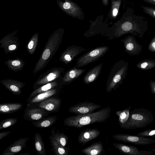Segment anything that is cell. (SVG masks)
Masks as SVG:
<instances>
[{
  "label": "cell",
  "instance_id": "cell-1",
  "mask_svg": "<svg viewBox=\"0 0 155 155\" xmlns=\"http://www.w3.org/2000/svg\"><path fill=\"white\" fill-rule=\"evenodd\" d=\"M147 19L142 15H137L131 8L128 9L117 28L114 37L117 38L122 35L131 33L142 38L148 30Z\"/></svg>",
  "mask_w": 155,
  "mask_h": 155
},
{
  "label": "cell",
  "instance_id": "cell-2",
  "mask_svg": "<svg viewBox=\"0 0 155 155\" xmlns=\"http://www.w3.org/2000/svg\"><path fill=\"white\" fill-rule=\"evenodd\" d=\"M111 112V108L107 107L87 114L69 116L64 119V125L80 128L95 123L103 122L110 117Z\"/></svg>",
  "mask_w": 155,
  "mask_h": 155
},
{
  "label": "cell",
  "instance_id": "cell-3",
  "mask_svg": "<svg viewBox=\"0 0 155 155\" xmlns=\"http://www.w3.org/2000/svg\"><path fill=\"white\" fill-rule=\"evenodd\" d=\"M64 33V29L59 28L50 36L33 69L34 74L44 68L51 59L61 43Z\"/></svg>",
  "mask_w": 155,
  "mask_h": 155
},
{
  "label": "cell",
  "instance_id": "cell-4",
  "mask_svg": "<svg viewBox=\"0 0 155 155\" xmlns=\"http://www.w3.org/2000/svg\"><path fill=\"white\" fill-rule=\"evenodd\" d=\"M153 116L151 112L144 108H136L130 112L129 117L125 123L120 124V127L126 129L145 127L153 122Z\"/></svg>",
  "mask_w": 155,
  "mask_h": 155
},
{
  "label": "cell",
  "instance_id": "cell-5",
  "mask_svg": "<svg viewBox=\"0 0 155 155\" xmlns=\"http://www.w3.org/2000/svg\"><path fill=\"white\" fill-rule=\"evenodd\" d=\"M128 65V63L123 59L114 65L107 81L106 90L107 93L119 87L126 77Z\"/></svg>",
  "mask_w": 155,
  "mask_h": 155
},
{
  "label": "cell",
  "instance_id": "cell-6",
  "mask_svg": "<svg viewBox=\"0 0 155 155\" xmlns=\"http://www.w3.org/2000/svg\"><path fill=\"white\" fill-rule=\"evenodd\" d=\"M109 49L107 46H102L91 50L77 59L74 67L80 68L97 60L107 52Z\"/></svg>",
  "mask_w": 155,
  "mask_h": 155
},
{
  "label": "cell",
  "instance_id": "cell-7",
  "mask_svg": "<svg viewBox=\"0 0 155 155\" xmlns=\"http://www.w3.org/2000/svg\"><path fill=\"white\" fill-rule=\"evenodd\" d=\"M64 72V69L62 67H54L50 69L40 76L34 83V88L35 89L55 80L61 78Z\"/></svg>",
  "mask_w": 155,
  "mask_h": 155
},
{
  "label": "cell",
  "instance_id": "cell-8",
  "mask_svg": "<svg viewBox=\"0 0 155 155\" xmlns=\"http://www.w3.org/2000/svg\"><path fill=\"white\" fill-rule=\"evenodd\" d=\"M50 113L36 105H28L25 110L23 117L27 121H36L48 116Z\"/></svg>",
  "mask_w": 155,
  "mask_h": 155
},
{
  "label": "cell",
  "instance_id": "cell-9",
  "mask_svg": "<svg viewBox=\"0 0 155 155\" xmlns=\"http://www.w3.org/2000/svg\"><path fill=\"white\" fill-rule=\"evenodd\" d=\"M113 137L118 141L132 143L136 145H145L155 143V139L136 135L118 134L113 135Z\"/></svg>",
  "mask_w": 155,
  "mask_h": 155
},
{
  "label": "cell",
  "instance_id": "cell-10",
  "mask_svg": "<svg viewBox=\"0 0 155 155\" xmlns=\"http://www.w3.org/2000/svg\"><path fill=\"white\" fill-rule=\"evenodd\" d=\"M16 31L4 37L0 41V47L3 48L6 54L12 53L17 50L20 43L18 42L19 38L16 36Z\"/></svg>",
  "mask_w": 155,
  "mask_h": 155
},
{
  "label": "cell",
  "instance_id": "cell-11",
  "mask_svg": "<svg viewBox=\"0 0 155 155\" xmlns=\"http://www.w3.org/2000/svg\"><path fill=\"white\" fill-rule=\"evenodd\" d=\"M101 106L93 102H83L71 106L68 111L77 115L87 114L100 108Z\"/></svg>",
  "mask_w": 155,
  "mask_h": 155
},
{
  "label": "cell",
  "instance_id": "cell-12",
  "mask_svg": "<svg viewBox=\"0 0 155 155\" xmlns=\"http://www.w3.org/2000/svg\"><path fill=\"white\" fill-rule=\"evenodd\" d=\"M88 50L76 45H71L67 47L61 53L59 60L65 64H67L74 59V58L81 53Z\"/></svg>",
  "mask_w": 155,
  "mask_h": 155
},
{
  "label": "cell",
  "instance_id": "cell-13",
  "mask_svg": "<svg viewBox=\"0 0 155 155\" xmlns=\"http://www.w3.org/2000/svg\"><path fill=\"white\" fill-rule=\"evenodd\" d=\"M125 51L130 55H139L142 50V46L137 41L133 35H128L121 40Z\"/></svg>",
  "mask_w": 155,
  "mask_h": 155
},
{
  "label": "cell",
  "instance_id": "cell-14",
  "mask_svg": "<svg viewBox=\"0 0 155 155\" xmlns=\"http://www.w3.org/2000/svg\"><path fill=\"white\" fill-rule=\"evenodd\" d=\"M61 99L55 96L49 97L36 105L46 110L50 113L59 111L61 107Z\"/></svg>",
  "mask_w": 155,
  "mask_h": 155
},
{
  "label": "cell",
  "instance_id": "cell-15",
  "mask_svg": "<svg viewBox=\"0 0 155 155\" xmlns=\"http://www.w3.org/2000/svg\"><path fill=\"white\" fill-rule=\"evenodd\" d=\"M113 146L121 153L130 155H150L153 153L151 151H139L138 148L134 146L123 144L114 143Z\"/></svg>",
  "mask_w": 155,
  "mask_h": 155
},
{
  "label": "cell",
  "instance_id": "cell-16",
  "mask_svg": "<svg viewBox=\"0 0 155 155\" xmlns=\"http://www.w3.org/2000/svg\"><path fill=\"white\" fill-rule=\"evenodd\" d=\"M0 82L12 94L16 95L21 94V89L25 85L23 82L11 79H4L1 81Z\"/></svg>",
  "mask_w": 155,
  "mask_h": 155
},
{
  "label": "cell",
  "instance_id": "cell-17",
  "mask_svg": "<svg viewBox=\"0 0 155 155\" xmlns=\"http://www.w3.org/2000/svg\"><path fill=\"white\" fill-rule=\"evenodd\" d=\"M100 133V131L97 128H87L80 133L78 142L83 146L88 142L96 138Z\"/></svg>",
  "mask_w": 155,
  "mask_h": 155
},
{
  "label": "cell",
  "instance_id": "cell-18",
  "mask_svg": "<svg viewBox=\"0 0 155 155\" xmlns=\"http://www.w3.org/2000/svg\"><path fill=\"white\" fill-rule=\"evenodd\" d=\"M28 137L21 138L16 140L3 152L2 155H14L21 151L26 146Z\"/></svg>",
  "mask_w": 155,
  "mask_h": 155
},
{
  "label": "cell",
  "instance_id": "cell-19",
  "mask_svg": "<svg viewBox=\"0 0 155 155\" xmlns=\"http://www.w3.org/2000/svg\"><path fill=\"white\" fill-rule=\"evenodd\" d=\"M86 71L85 69L78 68L75 67L70 69L62 76L61 81L62 86L70 84L82 74Z\"/></svg>",
  "mask_w": 155,
  "mask_h": 155
},
{
  "label": "cell",
  "instance_id": "cell-20",
  "mask_svg": "<svg viewBox=\"0 0 155 155\" xmlns=\"http://www.w3.org/2000/svg\"><path fill=\"white\" fill-rule=\"evenodd\" d=\"M61 87L55 88L47 91L44 92L34 96L29 100H27L28 105L38 104L42 101L53 96L57 94Z\"/></svg>",
  "mask_w": 155,
  "mask_h": 155
},
{
  "label": "cell",
  "instance_id": "cell-21",
  "mask_svg": "<svg viewBox=\"0 0 155 155\" xmlns=\"http://www.w3.org/2000/svg\"><path fill=\"white\" fill-rule=\"evenodd\" d=\"M62 78L44 84L34 90L31 93L27 100H29L38 94L55 88L61 87V81Z\"/></svg>",
  "mask_w": 155,
  "mask_h": 155
},
{
  "label": "cell",
  "instance_id": "cell-22",
  "mask_svg": "<svg viewBox=\"0 0 155 155\" xmlns=\"http://www.w3.org/2000/svg\"><path fill=\"white\" fill-rule=\"evenodd\" d=\"M103 63H101L90 69L85 74L83 81L86 84H89L96 80L100 74Z\"/></svg>",
  "mask_w": 155,
  "mask_h": 155
},
{
  "label": "cell",
  "instance_id": "cell-23",
  "mask_svg": "<svg viewBox=\"0 0 155 155\" xmlns=\"http://www.w3.org/2000/svg\"><path fill=\"white\" fill-rule=\"evenodd\" d=\"M81 152L87 155H99L105 153L103 144L100 141L92 143L82 150Z\"/></svg>",
  "mask_w": 155,
  "mask_h": 155
},
{
  "label": "cell",
  "instance_id": "cell-24",
  "mask_svg": "<svg viewBox=\"0 0 155 155\" xmlns=\"http://www.w3.org/2000/svg\"><path fill=\"white\" fill-rule=\"evenodd\" d=\"M22 104L18 103H5L0 104V113L1 114H12L21 110Z\"/></svg>",
  "mask_w": 155,
  "mask_h": 155
},
{
  "label": "cell",
  "instance_id": "cell-25",
  "mask_svg": "<svg viewBox=\"0 0 155 155\" xmlns=\"http://www.w3.org/2000/svg\"><path fill=\"white\" fill-rule=\"evenodd\" d=\"M57 117L56 116L46 117L32 123L37 127L42 129L51 127L56 121Z\"/></svg>",
  "mask_w": 155,
  "mask_h": 155
},
{
  "label": "cell",
  "instance_id": "cell-26",
  "mask_svg": "<svg viewBox=\"0 0 155 155\" xmlns=\"http://www.w3.org/2000/svg\"><path fill=\"white\" fill-rule=\"evenodd\" d=\"M51 150L55 155H68L69 148L63 147L59 144L51 135L49 137Z\"/></svg>",
  "mask_w": 155,
  "mask_h": 155
},
{
  "label": "cell",
  "instance_id": "cell-27",
  "mask_svg": "<svg viewBox=\"0 0 155 155\" xmlns=\"http://www.w3.org/2000/svg\"><path fill=\"white\" fill-rule=\"evenodd\" d=\"M5 63L9 69L14 71H20L22 69L25 65L24 61L18 58L15 59H8Z\"/></svg>",
  "mask_w": 155,
  "mask_h": 155
},
{
  "label": "cell",
  "instance_id": "cell-28",
  "mask_svg": "<svg viewBox=\"0 0 155 155\" xmlns=\"http://www.w3.org/2000/svg\"><path fill=\"white\" fill-rule=\"evenodd\" d=\"M63 2L60 0H56L57 3L59 8L62 10L70 15H75V6L69 0H64Z\"/></svg>",
  "mask_w": 155,
  "mask_h": 155
},
{
  "label": "cell",
  "instance_id": "cell-29",
  "mask_svg": "<svg viewBox=\"0 0 155 155\" xmlns=\"http://www.w3.org/2000/svg\"><path fill=\"white\" fill-rule=\"evenodd\" d=\"M34 138L35 148L36 153L39 155H46L45 145L40 134L38 133H35Z\"/></svg>",
  "mask_w": 155,
  "mask_h": 155
},
{
  "label": "cell",
  "instance_id": "cell-30",
  "mask_svg": "<svg viewBox=\"0 0 155 155\" xmlns=\"http://www.w3.org/2000/svg\"><path fill=\"white\" fill-rule=\"evenodd\" d=\"M52 137L59 144L65 147L68 143V137L63 133L55 132L54 129L51 130Z\"/></svg>",
  "mask_w": 155,
  "mask_h": 155
},
{
  "label": "cell",
  "instance_id": "cell-31",
  "mask_svg": "<svg viewBox=\"0 0 155 155\" xmlns=\"http://www.w3.org/2000/svg\"><path fill=\"white\" fill-rule=\"evenodd\" d=\"M136 66L141 70L150 69L155 67V60L151 59L142 60L137 63Z\"/></svg>",
  "mask_w": 155,
  "mask_h": 155
},
{
  "label": "cell",
  "instance_id": "cell-32",
  "mask_svg": "<svg viewBox=\"0 0 155 155\" xmlns=\"http://www.w3.org/2000/svg\"><path fill=\"white\" fill-rule=\"evenodd\" d=\"M38 41V34L35 33L29 40L26 46L28 53L31 54L34 53L36 50Z\"/></svg>",
  "mask_w": 155,
  "mask_h": 155
},
{
  "label": "cell",
  "instance_id": "cell-33",
  "mask_svg": "<svg viewBox=\"0 0 155 155\" xmlns=\"http://www.w3.org/2000/svg\"><path fill=\"white\" fill-rule=\"evenodd\" d=\"M131 108V106H129L124 110L116 112V114L119 117L118 120L120 124H123L127 121L129 117Z\"/></svg>",
  "mask_w": 155,
  "mask_h": 155
},
{
  "label": "cell",
  "instance_id": "cell-34",
  "mask_svg": "<svg viewBox=\"0 0 155 155\" xmlns=\"http://www.w3.org/2000/svg\"><path fill=\"white\" fill-rule=\"evenodd\" d=\"M17 118H7L0 122V130L5 129L15 124L18 122Z\"/></svg>",
  "mask_w": 155,
  "mask_h": 155
},
{
  "label": "cell",
  "instance_id": "cell-35",
  "mask_svg": "<svg viewBox=\"0 0 155 155\" xmlns=\"http://www.w3.org/2000/svg\"><path fill=\"white\" fill-rule=\"evenodd\" d=\"M141 7L145 13L155 19V8L146 6H141Z\"/></svg>",
  "mask_w": 155,
  "mask_h": 155
},
{
  "label": "cell",
  "instance_id": "cell-36",
  "mask_svg": "<svg viewBox=\"0 0 155 155\" xmlns=\"http://www.w3.org/2000/svg\"><path fill=\"white\" fill-rule=\"evenodd\" d=\"M142 137H155V129H149L138 133L137 135Z\"/></svg>",
  "mask_w": 155,
  "mask_h": 155
},
{
  "label": "cell",
  "instance_id": "cell-37",
  "mask_svg": "<svg viewBox=\"0 0 155 155\" xmlns=\"http://www.w3.org/2000/svg\"><path fill=\"white\" fill-rule=\"evenodd\" d=\"M148 49L150 51L155 52V35L152 38L148 46Z\"/></svg>",
  "mask_w": 155,
  "mask_h": 155
},
{
  "label": "cell",
  "instance_id": "cell-38",
  "mask_svg": "<svg viewBox=\"0 0 155 155\" xmlns=\"http://www.w3.org/2000/svg\"><path fill=\"white\" fill-rule=\"evenodd\" d=\"M149 84L150 91L152 94H155V81H153V80H151ZM154 98L155 100V96Z\"/></svg>",
  "mask_w": 155,
  "mask_h": 155
},
{
  "label": "cell",
  "instance_id": "cell-39",
  "mask_svg": "<svg viewBox=\"0 0 155 155\" xmlns=\"http://www.w3.org/2000/svg\"><path fill=\"white\" fill-rule=\"evenodd\" d=\"M120 4H119L118 5L116 8H114L113 9L112 14L113 17H115L117 15L118 13L119 8Z\"/></svg>",
  "mask_w": 155,
  "mask_h": 155
},
{
  "label": "cell",
  "instance_id": "cell-40",
  "mask_svg": "<svg viewBox=\"0 0 155 155\" xmlns=\"http://www.w3.org/2000/svg\"><path fill=\"white\" fill-rule=\"evenodd\" d=\"M11 132L10 131H5L0 133V140L5 137L7 136Z\"/></svg>",
  "mask_w": 155,
  "mask_h": 155
},
{
  "label": "cell",
  "instance_id": "cell-41",
  "mask_svg": "<svg viewBox=\"0 0 155 155\" xmlns=\"http://www.w3.org/2000/svg\"><path fill=\"white\" fill-rule=\"evenodd\" d=\"M144 2L155 5V0H142Z\"/></svg>",
  "mask_w": 155,
  "mask_h": 155
},
{
  "label": "cell",
  "instance_id": "cell-42",
  "mask_svg": "<svg viewBox=\"0 0 155 155\" xmlns=\"http://www.w3.org/2000/svg\"><path fill=\"white\" fill-rule=\"evenodd\" d=\"M29 154L28 153H22V154H20L19 155H28Z\"/></svg>",
  "mask_w": 155,
  "mask_h": 155
}]
</instances>
